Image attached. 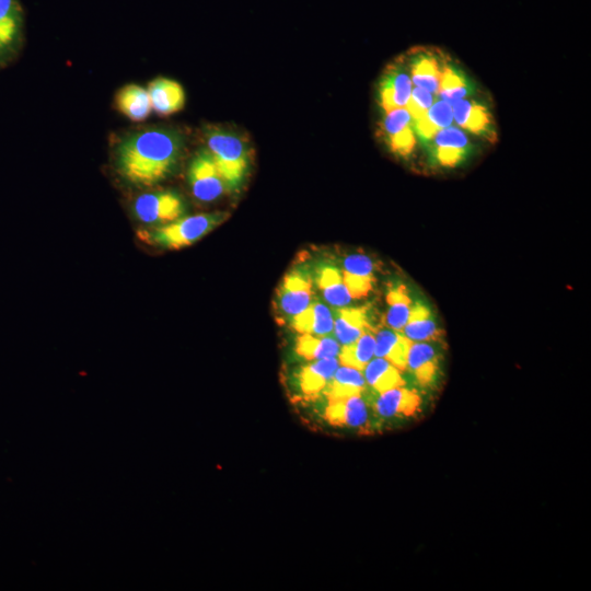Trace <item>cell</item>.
<instances>
[{
	"label": "cell",
	"instance_id": "6da1fadb",
	"mask_svg": "<svg viewBox=\"0 0 591 591\" xmlns=\"http://www.w3.org/2000/svg\"><path fill=\"white\" fill-rule=\"evenodd\" d=\"M183 150L182 136L167 128H149L125 138L117 149V167L129 182L152 186L175 169Z\"/></svg>",
	"mask_w": 591,
	"mask_h": 591
},
{
	"label": "cell",
	"instance_id": "e0dca14e",
	"mask_svg": "<svg viewBox=\"0 0 591 591\" xmlns=\"http://www.w3.org/2000/svg\"><path fill=\"white\" fill-rule=\"evenodd\" d=\"M362 373L366 384L376 394L404 384L401 370L385 358L373 357Z\"/></svg>",
	"mask_w": 591,
	"mask_h": 591
},
{
	"label": "cell",
	"instance_id": "83f0119b",
	"mask_svg": "<svg viewBox=\"0 0 591 591\" xmlns=\"http://www.w3.org/2000/svg\"><path fill=\"white\" fill-rule=\"evenodd\" d=\"M373 269L374 265L372 260L363 254L348 255L343 260L341 270L355 276L373 278Z\"/></svg>",
	"mask_w": 591,
	"mask_h": 591
},
{
	"label": "cell",
	"instance_id": "277c9868",
	"mask_svg": "<svg viewBox=\"0 0 591 591\" xmlns=\"http://www.w3.org/2000/svg\"><path fill=\"white\" fill-rule=\"evenodd\" d=\"M187 178L193 195L201 201L216 200L230 192L208 149L200 150L194 157L187 171Z\"/></svg>",
	"mask_w": 591,
	"mask_h": 591
},
{
	"label": "cell",
	"instance_id": "603a6c76",
	"mask_svg": "<svg viewBox=\"0 0 591 591\" xmlns=\"http://www.w3.org/2000/svg\"><path fill=\"white\" fill-rule=\"evenodd\" d=\"M441 72L438 62L432 57H420L412 66V81L430 93L439 91Z\"/></svg>",
	"mask_w": 591,
	"mask_h": 591
},
{
	"label": "cell",
	"instance_id": "3957f363",
	"mask_svg": "<svg viewBox=\"0 0 591 591\" xmlns=\"http://www.w3.org/2000/svg\"><path fill=\"white\" fill-rule=\"evenodd\" d=\"M206 138L207 149L229 189H239L245 181L251 163L247 143L241 136L219 128L209 130Z\"/></svg>",
	"mask_w": 591,
	"mask_h": 591
},
{
	"label": "cell",
	"instance_id": "484cf974",
	"mask_svg": "<svg viewBox=\"0 0 591 591\" xmlns=\"http://www.w3.org/2000/svg\"><path fill=\"white\" fill-rule=\"evenodd\" d=\"M389 83L396 107H405L412 95V80L404 71H393L385 79Z\"/></svg>",
	"mask_w": 591,
	"mask_h": 591
},
{
	"label": "cell",
	"instance_id": "f546056e",
	"mask_svg": "<svg viewBox=\"0 0 591 591\" xmlns=\"http://www.w3.org/2000/svg\"><path fill=\"white\" fill-rule=\"evenodd\" d=\"M387 141L392 151L401 155L409 154L416 142L410 126H407L398 132L389 136Z\"/></svg>",
	"mask_w": 591,
	"mask_h": 591
},
{
	"label": "cell",
	"instance_id": "7c38bea8",
	"mask_svg": "<svg viewBox=\"0 0 591 591\" xmlns=\"http://www.w3.org/2000/svg\"><path fill=\"white\" fill-rule=\"evenodd\" d=\"M333 312V336L340 346L354 343L366 329L371 327L366 308H334Z\"/></svg>",
	"mask_w": 591,
	"mask_h": 591
},
{
	"label": "cell",
	"instance_id": "e575fe53",
	"mask_svg": "<svg viewBox=\"0 0 591 591\" xmlns=\"http://www.w3.org/2000/svg\"><path fill=\"white\" fill-rule=\"evenodd\" d=\"M473 103L464 99L452 105L453 119H455L460 127H465Z\"/></svg>",
	"mask_w": 591,
	"mask_h": 591
},
{
	"label": "cell",
	"instance_id": "d6a6232c",
	"mask_svg": "<svg viewBox=\"0 0 591 591\" xmlns=\"http://www.w3.org/2000/svg\"><path fill=\"white\" fill-rule=\"evenodd\" d=\"M488 125L489 115L486 109L482 105L473 103L464 128L472 132L479 134L484 131Z\"/></svg>",
	"mask_w": 591,
	"mask_h": 591
},
{
	"label": "cell",
	"instance_id": "d6986e66",
	"mask_svg": "<svg viewBox=\"0 0 591 591\" xmlns=\"http://www.w3.org/2000/svg\"><path fill=\"white\" fill-rule=\"evenodd\" d=\"M340 348V344L333 335L301 334L296 341L297 354L310 361L338 357Z\"/></svg>",
	"mask_w": 591,
	"mask_h": 591
},
{
	"label": "cell",
	"instance_id": "44dd1931",
	"mask_svg": "<svg viewBox=\"0 0 591 591\" xmlns=\"http://www.w3.org/2000/svg\"><path fill=\"white\" fill-rule=\"evenodd\" d=\"M401 333L410 341H429L439 336V329L430 317L429 310L419 303L412 306L408 321Z\"/></svg>",
	"mask_w": 591,
	"mask_h": 591
},
{
	"label": "cell",
	"instance_id": "7a4b0ae2",
	"mask_svg": "<svg viewBox=\"0 0 591 591\" xmlns=\"http://www.w3.org/2000/svg\"><path fill=\"white\" fill-rule=\"evenodd\" d=\"M228 218L229 212L225 211L181 217L170 223L142 230L139 235L162 248L181 250L202 239Z\"/></svg>",
	"mask_w": 591,
	"mask_h": 591
},
{
	"label": "cell",
	"instance_id": "30bf717a",
	"mask_svg": "<svg viewBox=\"0 0 591 591\" xmlns=\"http://www.w3.org/2000/svg\"><path fill=\"white\" fill-rule=\"evenodd\" d=\"M339 364L338 358L335 357L313 360L302 367L296 374L300 392L308 396L323 392Z\"/></svg>",
	"mask_w": 591,
	"mask_h": 591
},
{
	"label": "cell",
	"instance_id": "9a60e30c",
	"mask_svg": "<svg viewBox=\"0 0 591 591\" xmlns=\"http://www.w3.org/2000/svg\"><path fill=\"white\" fill-rule=\"evenodd\" d=\"M118 111L134 121H142L152 112L148 91L138 84H126L115 96Z\"/></svg>",
	"mask_w": 591,
	"mask_h": 591
},
{
	"label": "cell",
	"instance_id": "1f68e13d",
	"mask_svg": "<svg viewBox=\"0 0 591 591\" xmlns=\"http://www.w3.org/2000/svg\"><path fill=\"white\" fill-rule=\"evenodd\" d=\"M343 281L352 299L366 297L372 289L373 278L359 277L341 270Z\"/></svg>",
	"mask_w": 591,
	"mask_h": 591
},
{
	"label": "cell",
	"instance_id": "8fae6325",
	"mask_svg": "<svg viewBox=\"0 0 591 591\" xmlns=\"http://www.w3.org/2000/svg\"><path fill=\"white\" fill-rule=\"evenodd\" d=\"M419 396L403 386L390 389L378 393L373 402V409L382 418L409 416L417 410Z\"/></svg>",
	"mask_w": 591,
	"mask_h": 591
},
{
	"label": "cell",
	"instance_id": "5bb4252c",
	"mask_svg": "<svg viewBox=\"0 0 591 591\" xmlns=\"http://www.w3.org/2000/svg\"><path fill=\"white\" fill-rule=\"evenodd\" d=\"M315 285L324 301L333 308L347 306L352 298L343 281L341 270L333 265H322L315 274Z\"/></svg>",
	"mask_w": 591,
	"mask_h": 591
},
{
	"label": "cell",
	"instance_id": "cb8c5ba5",
	"mask_svg": "<svg viewBox=\"0 0 591 591\" xmlns=\"http://www.w3.org/2000/svg\"><path fill=\"white\" fill-rule=\"evenodd\" d=\"M438 94L441 101L453 105L467 94L464 79L453 69L445 67L440 76Z\"/></svg>",
	"mask_w": 591,
	"mask_h": 591
},
{
	"label": "cell",
	"instance_id": "ffe728a7",
	"mask_svg": "<svg viewBox=\"0 0 591 591\" xmlns=\"http://www.w3.org/2000/svg\"><path fill=\"white\" fill-rule=\"evenodd\" d=\"M373 331L370 327L354 343L341 346L337 357L339 363L362 371L367 363L374 357L375 339Z\"/></svg>",
	"mask_w": 591,
	"mask_h": 591
},
{
	"label": "cell",
	"instance_id": "9c48e42d",
	"mask_svg": "<svg viewBox=\"0 0 591 591\" xmlns=\"http://www.w3.org/2000/svg\"><path fill=\"white\" fill-rule=\"evenodd\" d=\"M152 109L162 116L179 112L185 105V92L183 86L167 78L152 80L147 89Z\"/></svg>",
	"mask_w": 591,
	"mask_h": 591
},
{
	"label": "cell",
	"instance_id": "5b68a950",
	"mask_svg": "<svg viewBox=\"0 0 591 591\" xmlns=\"http://www.w3.org/2000/svg\"><path fill=\"white\" fill-rule=\"evenodd\" d=\"M134 210L141 222L159 227L183 217L185 204L175 192L161 190L140 195Z\"/></svg>",
	"mask_w": 591,
	"mask_h": 591
},
{
	"label": "cell",
	"instance_id": "d590c367",
	"mask_svg": "<svg viewBox=\"0 0 591 591\" xmlns=\"http://www.w3.org/2000/svg\"><path fill=\"white\" fill-rule=\"evenodd\" d=\"M410 99L425 111H428L433 104L432 93L418 86L412 90Z\"/></svg>",
	"mask_w": 591,
	"mask_h": 591
},
{
	"label": "cell",
	"instance_id": "f1b7e54d",
	"mask_svg": "<svg viewBox=\"0 0 591 591\" xmlns=\"http://www.w3.org/2000/svg\"><path fill=\"white\" fill-rule=\"evenodd\" d=\"M410 123L412 117L406 107H396L385 113L383 129L389 137L410 126Z\"/></svg>",
	"mask_w": 591,
	"mask_h": 591
},
{
	"label": "cell",
	"instance_id": "d4e9b609",
	"mask_svg": "<svg viewBox=\"0 0 591 591\" xmlns=\"http://www.w3.org/2000/svg\"><path fill=\"white\" fill-rule=\"evenodd\" d=\"M19 27V13L13 0H0V47L15 38Z\"/></svg>",
	"mask_w": 591,
	"mask_h": 591
},
{
	"label": "cell",
	"instance_id": "2e32d148",
	"mask_svg": "<svg viewBox=\"0 0 591 591\" xmlns=\"http://www.w3.org/2000/svg\"><path fill=\"white\" fill-rule=\"evenodd\" d=\"M366 381L361 370L339 364L333 378L326 385L324 393L328 401L343 399L352 395L362 394Z\"/></svg>",
	"mask_w": 591,
	"mask_h": 591
},
{
	"label": "cell",
	"instance_id": "4316f807",
	"mask_svg": "<svg viewBox=\"0 0 591 591\" xmlns=\"http://www.w3.org/2000/svg\"><path fill=\"white\" fill-rule=\"evenodd\" d=\"M436 147H451L464 149L468 144L467 136L456 127H445L437 131L433 137Z\"/></svg>",
	"mask_w": 591,
	"mask_h": 591
},
{
	"label": "cell",
	"instance_id": "52a82bcc",
	"mask_svg": "<svg viewBox=\"0 0 591 591\" xmlns=\"http://www.w3.org/2000/svg\"><path fill=\"white\" fill-rule=\"evenodd\" d=\"M291 327L300 334L315 336L333 335L334 312L322 301L312 300L300 314L289 320Z\"/></svg>",
	"mask_w": 591,
	"mask_h": 591
},
{
	"label": "cell",
	"instance_id": "ac0fdd59",
	"mask_svg": "<svg viewBox=\"0 0 591 591\" xmlns=\"http://www.w3.org/2000/svg\"><path fill=\"white\" fill-rule=\"evenodd\" d=\"M438 358L432 345L427 341H412L407 354L406 368L421 384L429 383L436 374Z\"/></svg>",
	"mask_w": 591,
	"mask_h": 591
},
{
	"label": "cell",
	"instance_id": "8992f818",
	"mask_svg": "<svg viewBox=\"0 0 591 591\" xmlns=\"http://www.w3.org/2000/svg\"><path fill=\"white\" fill-rule=\"evenodd\" d=\"M276 300L278 312L289 321L313 300V278L305 269H292L282 279Z\"/></svg>",
	"mask_w": 591,
	"mask_h": 591
},
{
	"label": "cell",
	"instance_id": "836d02e7",
	"mask_svg": "<svg viewBox=\"0 0 591 591\" xmlns=\"http://www.w3.org/2000/svg\"><path fill=\"white\" fill-rule=\"evenodd\" d=\"M436 153L441 164L452 166L464 157L465 150L451 147H437Z\"/></svg>",
	"mask_w": 591,
	"mask_h": 591
},
{
	"label": "cell",
	"instance_id": "4fadbf2b",
	"mask_svg": "<svg viewBox=\"0 0 591 591\" xmlns=\"http://www.w3.org/2000/svg\"><path fill=\"white\" fill-rule=\"evenodd\" d=\"M373 332L375 339L374 357L385 358L399 370L406 369L407 354L412 341L401 332L387 326Z\"/></svg>",
	"mask_w": 591,
	"mask_h": 591
},
{
	"label": "cell",
	"instance_id": "4dcf8cb0",
	"mask_svg": "<svg viewBox=\"0 0 591 591\" xmlns=\"http://www.w3.org/2000/svg\"><path fill=\"white\" fill-rule=\"evenodd\" d=\"M427 117L439 129L450 127L453 121L452 105L444 101L433 102L427 111Z\"/></svg>",
	"mask_w": 591,
	"mask_h": 591
},
{
	"label": "cell",
	"instance_id": "7402d4cb",
	"mask_svg": "<svg viewBox=\"0 0 591 591\" xmlns=\"http://www.w3.org/2000/svg\"><path fill=\"white\" fill-rule=\"evenodd\" d=\"M386 302L389 309L384 317L385 326L402 332L408 321L412 309V300L408 297L406 288L404 286L391 288L386 294Z\"/></svg>",
	"mask_w": 591,
	"mask_h": 591
},
{
	"label": "cell",
	"instance_id": "74e56055",
	"mask_svg": "<svg viewBox=\"0 0 591 591\" xmlns=\"http://www.w3.org/2000/svg\"><path fill=\"white\" fill-rule=\"evenodd\" d=\"M405 107L414 120H417L427 115V111L417 105L412 99L408 101Z\"/></svg>",
	"mask_w": 591,
	"mask_h": 591
},
{
	"label": "cell",
	"instance_id": "ba28073f",
	"mask_svg": "<svg viewBox=\"0 0 591 591\" xmlns=\"http://www.w3.org/2000/svg\"><path fill=\"white\" fill-rule=\"evenodd\" d=\"M325 417L335 425L362 428L369 420V408L361 394L352 395L343 399L328 401Z\"/></svg>",
	"mask_w": 591,
	"mask_h": 591
},
{
	"label": "cell",
	"instance_id": "8d00e7d4",
	"mask_svg": "<svg viewBox=\"0 0 591 591\" xmlns=\"http://www.w3.org/2000/svg\"><path fill=\"white\" fill-rule=\"evenodd\" d=\"M415 125L417 132L424 139H432L439 130V128L430 121L427 115L415 120Z\"/></svg>",
	"mask_w": 591,
	"mask_h": 591
}]
</instances>
